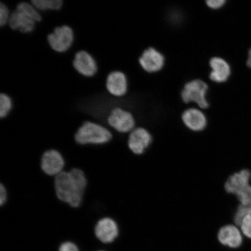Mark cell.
Wrapping results in <instances>:
<instances>
[{"label":"cell","instance_id":"cell-1","mask_svg":"<svg viewBox=\"0 0 251 251\" xmlns=\"http://www.w3.org/2000/svg\"><path fill=\"white\" fill-rule=\"evenodd\" d=\"M87 184L86 176L80 169L64 171L54 177L56 197L73 208H78L82 203Z\"/></svg>","mask_w":251,"mask_h":251},{"label":"cell","instance_id":"cell-2","mask_svg":"<svg viewBox=\"0 0 251 251\" xmlns=\"http://www.w3.org/2000/svg\"><path fill=\"white\" fill-rule=\"evenodd\" d=\"M113 139V133L108 127L95 122L86 121L78 128L75 141L81 146H98L107 144Z\"/></svg>","mask_w":251,"mask_h":251},{"label":"cell","instance_id":"cell-3","mask_svg":"<svg viewBox=\"0 0 251 251\" xmlns=\"http://www.w3.org/2000/svg\"><path fill=\"white\" fill-rule=\"evenodd\" d=\"M209 87L208 83L200 78H195L184 84L180 93L182 101L186 104L194 103L198 108L205 110L209 108L207 99Z\"/></svg>","mask_w":251,"mask_h":251},{"label":"cell","instance_id":"cell-4","mask_svg":"<svg viewBox=\"0 0 251 251\" xmlns=\"http://www.w3.org/2000/svg\"><path fill=\"white\" fill-rule=\"evenodd\" d=\"M136 126V118L132 112L119 106L112 109L106 119V126L121 134H129Z\"/></svg>","mask_w":251,"mask_h":251},{"label":"cell","instance_id":"cell-5","mask_svg":"<svg viewBox=\"0 0 251 251\" xmlns=\"http://www.w3.org/2000/svg\"><path fill=\"white\" fill-rule=\"evenodd\" d=\"M49 45L52 50L58 53H65L70 50L75 42L73 29L68 25L56 27L47 36Z\"/></svg>","mask_w":251,"mask_h":251},{"label":"cell","instance_id":"cell-6","mask_svg":"<svg viewBox=\"0 0 251 251\" xmlns=\"http://www.w3.org/2000/svg\"><path fill=\"white\" fill-rule=\"evenodd\" d=\"M94 233L100 243L107 246L118 239L120 235V228L115 219L104 217L97 222Z\"/></svg>","mask_w":251,"mask_h":251},{"label":"cell","instance_id":"cell-7","mask_svg":"<svg viewBox=\"0 0 251 251\" xmlns=\"http://www.w3.org/2000/svg\"><path fill=\"white\" fill-rule=\"evenodd\" d=\"M66 162L64 156L58 150L51 149L44 152L40 161V168L44 174L55 177L65 171Z\"/></svg>","mask_w":251,"mask_h":251},{"label":"cell","instance_id":"cell-8","mask_svg":"<svg viewBox=\"0 0 251 251\" xmlns=\"http://www.w3.org/2000/svg\"><path fill=\"white\" fill-rule=\"evenodd\" d=\"M165 61L164 54L152 47L144 50L138 60L141 69L150 74L161 71L165 67Z\"/></svg>","mask_w":251,"mask_h":251},{"label":"cell","instance_id":"cell-9","mask_svg":"<svg viewBox=\"0 0 251 251\" xmlns=\"http://www.w3.org/2000/svg\"><path fill=\"white\" fill-rule=\"evenodd\" d=\"M152 137L149 131L143 127H136L127 135V145L133 154L140 155L151 144Z\"/></svg>","mask_w":251,"mask_h":251},{"label":"cell","instance_id":"cell-10","mask_svg":"<svg viewBox=\"0 0 251 251\" xmlns=\"http://www.w3.org/2000/svg\"><path fill=\"white\" fill-rule=\"evenodd\" d=\"M217 237L220 244L230 250L240 249L245 239L240 227L234 225H226L220 228Z\"/></svg>","mask_w":251,"mask_h":251},{"label":"cell","instance_id":"cell-11","mask_svg":"<svg viewBox=\"0 0 251 251\" xmlns=\"http://www.w3.org/2000/svg\"><path fill=\"white\" fill-rule=\"evenodd\" d=\"M211 71L209 74L210 80L216 84L227 82L232 75V68L226 59L221 56H213L209 61Z\"/></svg>","mask_w":251,"mask_h":251},{"label":"cell","instance_id":"cell-12","mask_svg":"<svg viewBox=\"0 0 251 251\" xmlns=\"http://www.w3.org/2000/svg\"><path fill=\"white\" fill-rule=\"evenodd\" d=\"M72 64L77 73L84 77H92L98 72V65L95 58L83 50L75 54Z\"/></svg>","mask_w":251,"mask_h":251},{"label":"cell","instance_id":"cell-13","mask_svg":"<svg viewBox=\"0 0 251 251\" xmlns=\"http://www.w3.org/2000/svg\"><path fill=\"white\" fill-rule=\"evenodd\" d=\"M106 89L109 94L117 98L126 96L128 91V80L124 72L114 71L106 77Z\"/></svg>","mask_w":251,"mask_h":251},{"label":"cell","instance_id":"cell-14","mask_svg":"<svg viewBox=\"0 0 251 251\" xmlns=\"http://www.w3.org/2000/svg\"><path fill=\"white\" fill-rule=\"evenodd\" d=\"M181 121L188 129L200 132L205 129L208 125V119L202 109L190 107L185 109L181 114Z\"/></svg>","mask_w":251,"mask_h":251},{"label":"cell","instance_id":"cell-15","mask_svg":"<svg viewBox=\"0 0 251 251\" xmlns=\"http://www.w3.org/2000/svg\"><path fill=\"white\" fill-rule=\"evenodd\" d=\"M11 9V14L8 26L12 30L20 31L24 34L32 32L35 29L36 23L32 19L28 17L22 12L16 10L14 8Z\"/></svg>","mask_w":251,"mask_h":251},{"label":"cell","instance_id":"cell-16","mask_svg":"<svg viewBox=\"0 0 251 251\" xmlns=\"http://www.w3.org/2000/svg\"><path fill=\"white\" fill-rule=\"evenodd\" d=\"M251 178V173L248 169H244L235 173L226 181L225 190L228 194H233L235 195L239 191L250 186Z\"/></svg>","mask_w":251,"mask_h":251},{"label":"cell","instance_id":"cell-17","mask_svg":"<svg viewBox=\"0 0 251 251\" xmlns=\"http://www.w3.org/2000/svg\"><path fill=\"white\" fill-rule=\"evenodd\" d=\"M9 8H14L18 11L27 16L36 23H40L42 20V15L41 12L31 4L30 1H18L15 7H8Z\"/></svg>","mask_w":251,"mask_h":251},{"label":"cell","instance_id":"cell-18","mask_svg":"<svg viewBox=\"0 0 251 251\" xmlns=\"http://www.w3.org/2000/svg\"><path fill=\"white\" fill-rule=\"evenodd\" d=\"M30 2L40 12L60 10L64 0H30Z\"/></svg>","mask_w":251,"mask_h":251},{"label":"cell","instance_id":"cell-19","mask_svg":"<svg viewBox=\"0 0 251 251\" xmlns=\"http://www.w3.org/2000/svg\"><path fill=\"white\" fill-rule=\"evenodd\" d=\"M13 108V102L11 97L0 93V119H4L10 114Z\"/></svg>","mask_w":251,"mask_h":251},{"label":"cell","instance_id":"cell-20","mask_svg":"<svg viewBox=\"0 0 251 251\" xmlns=\"http://www.w3.org/2000/svg\"><path fill=\"white\" fill-rule=\"evenodd\" d=\"M251 213V205H240L235 211L234 216L235 225L240 227L243 220Z\"/></svg>","mask_w":251,"mask_h":251},{"label":"cell","instance_id":"cell-21","mask_svg":"<svg viewBox=\"0 0 251 251\" xmlns=\"http://www.w3.org/2000/svg\"><path fill=\"white\" fill-rule=\"evenodd\" d=\"M11 14V9L9 8L8 5L0 0V27L7 26Z\"/></svg>","mask_w":251,"mask_h":251},{"label":"cell","instance_id":"cell-22","mask_svg":"<svg viewBox=\"0 0 251 251\" xmlns=\"http://www.w3.org/2000/svg\"><path fill=\"white\" fill-rule=\"evenodd\" d=\"M241 205H251V186L245 188L235 195Z\"/></svg>","mask_w":251,"mask_h":251},{"label":"cell","instance_id":"cell-23","mask_svg":"<svg viewBox=\"0 0 251 251\" xmlns=\"http://www.w3.org/2000/svg\"><path fill=\"white\" fill-rule=\"evenodd\" d=\"M239 227L244 238L251 240V213L243 220Z\"/></svg>","mask_w":251,"mask_h":251},{"label":"cell","instance_id":"cell-24","mask_svg":"<svg viewBox=\"0 0 251 251\" xmlns=\"http://www.w3.org/2000/svg\"><path fill=\"white\" fill-rule=\"evenodd\" d=\"M58 251H80L79 247L72 241H65L61 243Z\"/></svg>","mask_w":251,"mask_h":251},{"label":"cell","instance_id":"cell-25","mask_svg":"<svg viewBox=\"0 0 251 251\" xmlns=\"http://www.w3.org/2000/svg\"><path fill=\"white\" fill-rule=\"evenodd\" d=\"M205 4L209 9L218 10L224 7L227 4L226 0H207Z\"/></svg>","mask_w":251,"mask_h":251},{"label":"cell","instance_id":"cell-26","mask_svg":"<svg viewBox=\"0 0 251 251\" xmlns=\"http://www.w3.org/2000/svg\"><path fill=\"white\" fill-rule=\"evenodd\" d=\"M8 200V192L4 185L0 183V206L5 205Z\"/></svg>","mask_w":251,"mask_h":251},{"label":"cell","instance_id":"cell-27","mask_svg":"<svg viewBox=\"0 0 251 251\" xmlns=\"http://www.w3.org/2000/svg\"><path fill=\"white\" fill-rule=\"evenodd\" d=\"M246 67L251 70V46L247 52V58L246 62Z\"/></svg>","mask_w":251,"mask_h":251},{"label":"cell","instance_id":"cell-28","mask_svg":"<svg viewBox=\"0 0 251 251\" xmlns=\"http://www.w3.org/2000/svg\"><path fill=\"white\" fill-rule=\"evenodd\" d=\"M104 251V250H98V251Z\"/></svg>","mask_w":251,"mask_h":251}]
</instances>
